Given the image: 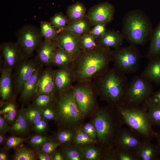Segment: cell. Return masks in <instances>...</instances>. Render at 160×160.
Returning <instances> with one entry per match:
<instances>
[{
    "label": "cell",
    "mask_w": 160,
    "mask_h": 160,
    "mask_svg": "<svg viewBox=\"0 0 160 160\" xmlns=\"http://www.w3.org/2000/svg\"><path fill=\"white\" fill-rule=\"evenodd\" d=\"M36 155L33 152L27 148H21L16 152L14 157L15 160H34Z\"/></svg>",
    "instance_id": "39"
},
{
    "label": "cell",
    "mask_w": 160,
    "mask_h": 160,
    "mask_svg": "<svg viewBox=\"0 0 160 160\" xmlns=\"http://www.w3.org/2000/svg\"><path fill=\"white\" fill-rule=\"evenodd\" d=\"M148 99L153 103L160 105V89L156 92H153Z\"/></svg>",
    "instance_id": "50"
},
{
    "label": "cell",
    "mask_w": 160,
    "mask_h": 160,
    "mask_svg": "<svg viewBox=\"0 0 160 160\" xmlns=\"http://www.w3.org/2000/svg\"><path fill=\"white\" fill-rule=\"evenodd\" d=\"M114 159L117 160H139L133 153L116 148L114 151Z\"/></svg>",
    "instance_id": "38"
},
{
    "label": "cell",
    "mask_w": 160,
    "mask_h": 160,
    "mask_svg": "<svg viewBox=\"0 0 160 160\" xmlns=\"http://www.w3.org/2000/svg\"><path fill=\"white\" fill-rule=\"evenodd\" d=\"M55 94H37L34 98L33 105L41 110L54 104Z\"/></svg>",
    "instance_id": "31"
},
{
    "label": "cell",
    "mask_w": 160,
    "mask_h": 160,
    "mask_svg": "<svg viewBox=\"0 0 160 160\" xmlns=\"http://www.w3.org/2000/svg\"><path fill=\"white\" fill-rule=\"evenodd\" d=\"M75 133L69 131H64L58 133L57 138L58 142L61 143H65L71 141L74 137Z\"/></svg>",
    "instance_id": "43"
},
{
    "label": "cell",
    "mask_w": 160,
    "mask_h": 160,
    "mask_svg": "<svg viewBox=\"0 0 160 160\" xmlns=\"http://www.w3.org/2000/svg\"><path fill=\"white\" fill-rule=\"evenodd\" d=\"M121 32L124 39L130 44L143 45L150 40L153 29L151 19L143 10L128 11L122 20Z\"/></svg>",
    "instance_id": "2"
},
{
    "label": "cell",
    "mask_w": 160,
    "mask_h": 160,
    "mask_svg": "<svg viewBox=\"0 0 160 160\" xmlns=\"http://www.w3.org/2000/svg\"><path fill=\"white\" fill-rule=\"evenodd\" d=\"M25 140L23 138L17 137H11L8 138L5 143L7 149L14 148L19 145Z\"/></svg>",
    "instance_id": "46"
},
{
    "label": "cell",
    "mask_w": 160,
    "mask_h": 160,
    "mask_svg": "<svg viewBox=\"0 0 160 160\" xmlns=\"http://www.w3.org/2000/svg\"><path fill=\"white\" fill-rule=\"evenodd\" d=\"M17 113L16 105L12 102L6 103L0 111V115L9 124L14 123L17 116Z\"/></svg>",
    "instance_id": "33"
},
{
    "label": "cell",
    "mask_w": 160,
    "mask_h": 160,
    "mask_svg": "<svg viewBox=\"0 0 160 160\" xmlns=\"http://www.w3.org/2000/svg\"><path fill=\"white\" fill-rule=\"evenodd\" d=\"M80 36L65 30L60 32L55 41L57 48L67 52L73 59L81 50Z\"/></svg>",
    "instance_id": "14"
},
{
    "label": "cell",
    "mask_w": 160,
    "mask_h": 160,
    "mask_svg": "<svg viewBox=\"0 0 160 160\" xmlns=\"http://www.w3.org/2000/svg\"><path fill=\"white\" fill-rule=\"evenodd\" d=\"M55 92L54 70L50 66L47 67L43 69L40 75L37 94H55Z\"/></svg>",
    "instance_id": "16"
},
{
    "label": "cell",
    "mask_w": 160,
    "mask_h": 160,
    "mask_svg": "<svg viewBox=\"0 0 160 160\" xmlns=\"http://www.w3.org/2000/svg\"><path fill=\"white\" fill-rule=\"evenodd\" d=\"M58 93L54 104L55 119L65 124L77 123L82 115L76 102L73 87Z\"/></svg>",
    "instance_id": "6"
},
{
    "label": "cell",
    "mask_w": 160,
    "mask_h": 160,
    "mask_svg": "<svg viewBox=\"0 0 160 160\" xmlns=\"http://www.w3.org/2000/svg\"><path fill=\"white\" fill-rule=\"evenodd\" d=\"M73 60L67 52L57 47L55 52L52 65L58 68L68 67L71 65Z\"/></svg>",
    "instance_id": "25"
},
{
    "label": "cell",
    "mask_w": 160,
    "mask_h": 160,
    "mask_svg": "<svg viewBox=\"0 0 160 160\" xmlns=\"http://www.w3.org/2000/svg\"><path fill=\"white\" fill-rule=\"evenodd\" d=\"M40 64L36 57L23 58L14 69L13 75L12 74L13 91L17 93L21 92L24 84Z\"/></svg>",
    "instance_id": "10"
},
{
    "label": "cell",
    "mask_w": 160,
    "mask_h": 160,
    "mask_svg": "<svg viewBox=\"0 0 160 160\" xmlns=\"http://www.w3.org/2000/svg\"><path fill=\"white\" fill-rule=\"evenodd\" d=\"M23 111L29 125L33 126L43 119L41 110L33 104L26 108H23Z\"/></svg>",
    "instance_id": "30"
},
{
    "label": "cell",
    "mask_w": 160,
    "mask_h": 160,
    "mask_svg": "<svg viewBox=\"0 0 160 160\" xmlns=\"http://www.w3.org/2000/svg\"><path fill=\"white\" fill-rule=\"evenodd\" d=\"M115 8L112 4L108 2H103L96 5L89 10L87 18L91 24L94 25L99 23L105 25L113 20Z\"/></svg>",
    "instance_id": "12"
},
{
    "label": "cell",
    "mask_w": 160,
    "mask_h": 160,
    "mask_svg": "<svg viewBox=\"0 0 160 160\" xmlns=\"http://www.w3.org/2000/svg\"><path fill=\"white\" fill-rule=\"evenodd\" d=\"M43 66L40 64L24 84L20 97V99L22 101H27L37 93L38 80L43 70Z\"/></svg>",
    "instance_id": "18"
},
{
    "label": "cell",
    "mask_w": 160,
    "mask_h": 160,
    "mask_svg": "<svg viewBox=\"0 0 160 160\" xmlns=\"http://www.w3.org/2000/svg\"><path fill=\"white\" fill-rule=\"evenodd\" d=\"M86 8L82 3L77 1L67 8V15L70 21H77L85 17Z\"/></svg>",
    "instance_id": "26"
},
{
    "label": "cell",
    "mask_w": 160,
    "mask_h": 160,
    "mask_svg": "<svg viewBox=\"0 0 160 160\" xmlns=\"http://www.w3.org/2000/svg\"><path fill=\"white\" fill-rule=\"evenodd\" d=\"M0 95L2 100L9 99L13 92L12 71L3 66L1 71Z\"/></svg>",
    "instance_id": "20"
},
{
    "label": "cell",
    "mask_w": 160,
    "mask_h": 160,
    "mask_svg": "<svg viewBox=\"0 0 160 160\" xmlns=\"http://www.w3.org/2000/svg\"><path fill=\"white\" fill-rule=\"evenodd\" d=\"M17 42L24 58H28L41 43L40 30L29 25H25L16 32Z\"/></svg>",
    "instance_id": "9"
},
{
    "label": "cell",
    "mask_w": 160,
    "mask_h": 160,
    "mask_svg": "<svg viewBox=\"0 0 160 160\" xmlns=\"http://www.w3.org/2000/svg\"><path fill=\"white\" fill-rule=\"evenodd\" d=\"M48 128V124L47 120L42 119L33 125V129L34 131L38 133L45 132Z\"/></svg>",
    "instance_id": "48"
},
{
    "label": "cell",
    "mask_w": 160,
    "mask_h": 160,
    "mask_svg": "<svg viewBox=\"0 0 160 160\" xmlns=\"http://www.w3.org/2000/svg\"><path fill=\"white\" fill-rule=\"evenodd\" d=\"M145 57L149 60L160 58V21L153 29Z\"/></svg>",
    "instance_id": "24"
},
{
    "label": "cell",
    "mask_w": 160,
    "mask_h": 160,
    "mask_svg": "<svg viewBox=\"0 0 160 160\" xmlns=\"http://www.w3.org/2000/svg\"><path fill=\"white\" fill-rule=\"evenodd\" d=\"M97 38L88 33L80 36V49L82 50H89L97 47L100 45Z\"/></svg>",
    "instance_id": "34"
},
{
    "label": "cell",
    "mask_w": 160,
    "mask_h": 160,
    "mask_svg": "<svg viewBox=\"0 0 160 160\" xmlns=\"http://www.w3.org/2000/svg\"><path fill=\"white\" fill-rule=\"evenodd\" d=\"M50 22L56 29L63 31L65 30L68 22L65 16L61 13H58L51 17Z\"/></svg>",
    "instance_id": "36"
},
{
    "label": "cell",
    "mask_w": 160,
    "mask_h": 160,
    "mask_svg": "<svg viewBox=\"0 0 160 160\" xmlns=\"http://www.w3.org/2000/svg\"><path fill=\"white\" fill-rule=\"evenodd\" d=\"M116 108L123 124L137 134L143 141H151L156 138L157 132L153 129L143 106L124 103Z\"/></svg>",
    "instance_id": "3"
},
{
    "label": "cell",
    "mask_w": 160,
    "mask_h": 160,
    "mask_svg": "<svg viewBox=\"0 0 160 160\" xmlns=\"http://www.w3.org/2000/svg\"><path fill=\"white\" fill-rule=\"evenodd\" d=\"M4 137L3 135V134L0 133V144L1 145L4 142Z\"/></svg>",
    "instance_id": "55"
},
{
    "label": "cell",
    "mask_w": 160,
    "mask_h": 160,
    "mask_svg": "<svg viewBox=\"0 0 160 160\" xmlns=\"http://www.w3.org/2000/svg\"><path fill=\"white\" fill-rule=\"evenodd\" d=\"M124 38L121 32L114 30L107 31L101 36L98 38L97 42L100 46L110 49H116L122 45Z\"/></svg>",
    "instance_id": "21"
},
{
    "label": "cell",
    "mask_w": 160,
    "mask_h": 160,
    "mask_svg": "<svg viewBox=\"0 0 160 160\" xmlns=\"http://www.w3.org/2000/svg\"><path fill=\"white\" fill-rule=\"evenodd\" d=\"M141 105L146 109L152 125L160 127V105L153 103L148 99Z\"/></svg>",
    "instance_id": "27"
},
{
    "label": "cell",
    "mask_w": 160,
    "mask_h": 160,
    "mask_svg": "<svg viewBox=\"0 0 160 160\" xmlns=\"http://www.w3.org/2000/svg\"><path fill=\"white\" fill-rule=\"evenodd\" d=\"M74 140L77 145L90 144L94 143V140L84 133L81 129H79L75 134Z\"/></svg>",
    "instance_id": "40"
},
{
    "label": "cell",
    "mask_w": 160,
    "mask_h": 160,
    "mask_svg": "<svg viewBox=\"0 0 160 160\" xmlns=\"http://www.w3.org/2000/svg\"><path fill=\"white\" fill-rule=\"evenodd\" d=\"M59 144L58 143L49 140L43 144L40 149L42 152L51 155L55 151Z\"/></svg>",
    "instance_id": "41"
},
{
    "label": "cell",
    "mask_w": 160,
    "mask_h": 160,
    "mask_svg": "<svg viewBox=\"0 0 160 160\" xmlns=\"http://www.w3.org/2000/svg\"><path fill=\"white\" fill-rule=\"evenodd\" d=\"M112 61L114 68L124 74L137 71L142 55L136 46H121L111 50Z\"/></svg>",
    "instance_id": "7"
},
{
    "label": "cell",
    "mask_w": 160,
    "mask_h": 160,
    "mask_svg": "<svg viewBox=\"0 0 160 160\" xmlns=\"http://www.w3.org/2000/svg\"><path fill=\"white\" fill-rule=\"evenodd\" d=\"M111 51L100 46L91 50H81L70 66L75 80L79 82L89 81L106 71L112 61Z\"/></svg>",
    "instance_id": "1"
},
{
    "label": "cell",
    "mask_w": 160,
    "mask_h": 160,
    "mask_svg": "<svg viewBox=\"0 0 160 160\" xmlns=\"http://www.w3.org/2000/svg\"><path fill=\"white\" fill-rule=\"evenodd\" d=\"M156 138L157 140V144L156 145L158 151L160 159V131L157 133Z\"/></svg>",
    "instance_id": "53"
},
{
    "label": "cell",
    "mask_w": 160,
    "mask_h": 160,
    "mask_svg": "<svg viewBox=\"0 0 160 160\" xmlns=\"http://www.w3.org/2000/svg\"><path fill=\"white\" fill-rule=\"evenodd\" d=\"M40 30L42 37L46 41H55L59 34L56 29L47 21L41 22Z\"/></svg>",
    "instance_id": "32"
},
{
    "label": "cell",
    "mask_w": 160,
    "mask_h": 160,
    "mask_svg": "<svg viewBox=\"0 0 160 160\" xmlns=\"http://www.w3.org/2000/svg\"><path fill=\"white\" fill-rule=\"evenodd\" d=\"M7 159V154L4 152H1L0 153V160H6Z\"/></svg>",
    "instance_id": "54"
},
{
    "label": "cell",
    "mask_w": 160,
    "mask_h": 160,
    "mask_svg": "<svg viewBox=\"0 0 160 160\" xmlns=\"http://www.w3.org/2000/svg\"><path fill=\"white\" fill-rule=\"evenodd\" d=\"M88 81L79 82L73 87L75 98L82 115H85L93 108L95 104L94 92Z\"/></svg>",
    "instance_id": "11"
},
{
    "label": "cell",
    "mask_w": 160,
    "mask_h": 160,
    "mask_svg": "<svg viewBox=\"0 0 160 160\" xmlns=\"http://www.w3.org/2000/svg\"><path fill=\"white\" fill-rule=\"evenodd\" d=\"M57 48L55 41L44 40L38 47L36 57L43 66H50L52 65L55 52Z\"/></svg>",
    "instance_id": "19"
},
{
    "label": "cell",
    "mask_w": 160,
    "mask_h": 160,
    "mask_svg": "<svg viewBox=\"0 0 160 160\" xmlns=\"http://www.w3.org/2000/svg\"><path fill=\"white\" fill-rule=\"evenodd\" d=\"M54 74L55 92L59 93L69 89L75 80L70 67L54 70Z\"/></svg>",
    "instance_id": "17"
},
{
    "label": "cell",
    "mask_w": 160,
    "mask_h": 160,
    "mask_svg": "<svg viewBox=\"0 0 160 160\" xmlns=\"http://www.w3.org/2000/svg\"><path fill=\"white\" fill-rule=\"evenodd\" d=\"M63 152L67 160H81L84 159L82 148L68 146L63 148Z\"/></svg>",
    "instance_id": "35"
},
{
    "label": "cell",
    "mask_w": 160,
    "mask_h": 160,
    "mask_svg": "<svg viewBox=\"0 0 160 160\" xmlns=\"http://www.w3.org/2000/svg\"><path fill=\"white\" fill-rule=\"evenodd\" d=\"M140 75L152 83L160 85V58L149 60Z\"/></svg>",
    "instance_id": "22"
},
{
    "label": "cell",
    "mask_w": 160,
    "mask_h": 160,
    "mask_svg": "<svg viewBox=\"0 0 160 160\" xmlns=\"http://www.w3.org/2000/svg\"><path fill=\"white\" fill-rule=\"evenodd\" d=\"M49 140L47 136L37 135L32 137L29 140V143L33 147L38 149L46 141Z\"/></svg>",
    "instance_id": "42"
},
{
    "label": "cell",
    "mask_w": 160,
    "mask_h": 160,
    "mask_svg": "<svg viewBox=\"0 0 160 160\" xmlns=\"http://www.w3.org/2000/svg\"><path fill=\"white\" fill-rule=\"evenodd\" d=\"M52 159L53 160H64L66 159L64 153L59 151L54 152L52 154Z\"/></svg>",
    "instance_id": "51"
},
{
    "label": "cell",
    "mask_w": 160,
    "mask_h": 160,
    "mask_svg": "<svg viewBox=\"0 0 160 160\" xmlns=\"http://www.w3.org/2000/svg\"><path fill=\"white\" fill-rule=\"evenodd\" d=\"M82 130L93 139L97 137V132L93 123H89L84 125Z\"/></svg>",
    "instance_id": "45"
},
{
    "label": "cell",
    "mask_w": 160,
    "mask_h": 160,
    "mask_svg": "<svg viewBox=\"0 0 160 160\" xmlns=\"http://www.w3.org/2000/svg\"><path fill=\"white\" fill-rule=\"evenodd\" d=\"M0 50L3 59V67L12 71L24 58L17 43L4 42L1 45Z\"/></svg>",
    "instance_id": "15"
},
{
    "label": "cell",
    "mask_w": 160,
    "mask_h": 160,
    "mask_svg": "<svg viewBox=\"0 0 160 160\" xmlns=\"http://www.w3.org/2000/svg\"><path fill=\"white\" fill-rule=\"evenodd\" d=\"M151 142L143 141L135 153L139 160H160L156 145Z\"/></svg>",
    "instance_id": "23"
},
{
    "label": "cell",
    "mask_w": 160,
    "mask_h": 160,
    "mask_svg": "<svg viewBox=\"0 0 160 160\" xmlns=\"http://www.w3.org/2000/svg\"><path fill=\"white\" fill-rule=\"evenodd\" d=\"M106 25L103 23H99L94 25V27L88 32L98 38L105 34L107 31Z\"/></svg>",
    "instance_id": "44"
},
{
    "label": "cell",
    "mask_w": 160,
    "mask_h": 160,
    "mask_svg": "<svg viewBox=\"0 0 160 160\" xmlns=\"http://www.w3.org/2000/svg\"><path fill=\"white\" fill-rule=\"evenodd\" d=\"M42 114L43 119L49 120L55 119L56 116L54 109L52 106L47 107L41 110Z\"/></svg>",
    "instance_id": "47"
},
{
    "label": "cell",
    "mask_w": 160,
    "mask_h": 160,
    "mask_svg": "<svg viewBox=\"0 0 160 160\" xmlns=\"http://www.w3.org/2000/svg\"><path fill=\"white\" fill-rule=\"evenodd\" d=\"M29 125L24 115L23 108L18 113L9 130L17 134H23L27 131Z\"/></svg>",
    "instance_id": "29"
},
{
    "label": "cell",
    "mask_w": 160,
    "mask_h": 160,
    "mask_svg": "<svg viewBox=\"0 0 160 160\" xmlns=\"http://www.w3.org/2000/svg\"><path fill=\"white\" fill-rule=\"evenodd\" d=\"M153 92L151 82L141 75H136L128 82L124 103L141 105L150 97Z\"/></svg>",
    "instance_id": "8"
},
{
    "label": "cell",
    "mask_w": 160,
    "mask_h": 160,
    "mask_svg": "<svg viewBox=\"0 0 160 160\" xmlns=\"http://www.w3.org/2000/svg\"><path fill=\"white\" fill-rule=\"evenodd\" d=\"M143 141L137 134L129 129L122 127L116 139V148L135 153Z\"/></svg>",
    "instance_id": "13"
},
{
    "label": "cell",
    "mask_w": 160,
    "mask_h": 160,
    "mask_svg": "<svg viewBox=\"0 0 160 160\" xmlns=\"http://www.w3.org/2000/svg\"><path fill=\"white\" fill-rule=\"evenodd\" d=\"M7 122L3 117L0 115V133L4 134L10 130V127L9 126Z\"/></svg>",
    "instance_id": "49"
},
{
    "label": "cell",
    "mask_w": 160,
    "mask_h": 160,
    "mask_svg": "<svg viewBox=\"0 0 160 160\" xmlns=\"http://www.w3.org/2000/svg\"><path fill=\"white\" fill-rule=\"evenodd\" d=\"M37 155L40 160H51L52 159V156L44 152H38Z\"/></svg>",
    "instance_id": "52"
},
{
    "label": "cell",
    "mask_w": 160,
    "mask_h": 160,
    "mask_svg": "<svg viewBox=\"0 0 160 160\" xmlns=\"http://www.w3.org/2000/svg\"><path fill=\"white\" fill-rule=\"evenodd\" d=\"M97 87L102 98L111 106L124 103L128 83L127 77L114 67L97 76Z\"/></svg>",
    "instance_id": "5"
},
{
    "label": "cell",
    "mask_w": 160,
    "mask_h": 160,
    "mask_svg": "<svg viewBox=\"0 0 160 160\" xmlns=\"http://www.w3.org/2000/svg\"><path fill=\"white\" fill-rule=\"evenodd\" d=\"M113 107L100 108L94 118L93 124L97 132V137L103 145L107 147L109 153L113 148L123 124L116 109Z\"/></svg>",
    "instance_id": "4"
},
{
    "label": "cell",
    "mask_w": 160,
    "mask_h": 160,
    "mask_svg": "<svg viewBox=\"0 0 160 160\" xmlns=\"http://www.w3.org/2000/svg\"><path fill=\"white\" fill-rule=\"evenodd\" d=\"M84 159L87 160L99 159L101 157L100 151L93 145H87L82 148Z\"/></svg>",
    "instance_id": "37"
},
{
    "label": "cell",
    "mask_w": 160,
    "mask_h": 160,
    "mask_svg": "<svg viewBox=\"0 0 160 160\" xmlns=\"http://www.w3.org/2000/svg\"><path fill=\"white\" fill-rule=\"evenodd\" d=\"M90 23L85 17L77 21L68 22L66 30L78 35L88 33L90 30Z\"/></svg>",
    "instance_id": "28"
}]
</instances>
